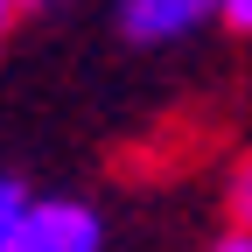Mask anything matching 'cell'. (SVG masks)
Masks as SVG:
<instances>
[{
    "mask_svg": "<svg viewBox=\"0 0 252 252\" xmlns=\"http://www.w3.org/2000/svg\"><path fill=\"white\" fill-rule=\"evenodd\" d=\"M0 252H105V217L77 196H28Z\"/></svg>",
    "mask_w": 252,
    "mask_h": 252,
    "instance_id": "1",
    "label": "cell"
},
{
    "mask_svg": "<svg viewBox=\"0 0 252 252\" xmlns=\"http://www.w3.org/2000/svg\"><path fill=\"white\" fill-rule=\"evenodd\" d=\"M203 21H217V0H119V28L147 49L196 35Z\"/></svg>",
    "mask_w": 252,
    "mask_h": 252,
    "instance_id": "2",
    "label": "cell"
},
{
    "mask_svg": "<svg viewBox=\"0 0 252 252\" xmlns=\"http://www.w3.org/2000/svg\"><path fill=\"white\" fill-rule=\"evenodd\" d=\"M224 217H231V231H245V217H252V168L231 161V189H224Z\"/></svg>",
    "mask_w": 252,
    "mask_h": 252,
    "instance_id": "3",
    "label": "cell"
},
{
    "mask_svg": "<svg viewBox=\"0 0 252 252\" xmlns=\"http://www.w3.org/2000/svg\"><path fill=\"white\" fill-rule=\"evenodd\" d=\"M21 203H28V189H21L14 175H0V245H7V231H14V217H21Z\"/></svg>",
    "mask_w": 252,
    "mask_h": 252,
    "instance_id": "4",
    "label": "cell"
},
{
    "mask_svg": "<svg viewBox=\"0 0 252 252\" xmlns=\"http://www.w3.org/2000/svg\"><path fill=\"white\" fill-rule=\"evenodd\" d=\"M217 21H224L231 35H245L252 28V0H217Z\"/></svg>",
    "mask_w": 252,
    "mask_h": 252,
    "instance_id": "5",
    "label": "cell"
},
{
    "mask_svg": "<svg viewBox=\"0 0 252 252\" xmlns=\"http://www.w3.org/2000/svg\"><path fill=\"white\" fill-rule=\"evenodd\" d=\"M210 252H252V231H231V224H224V231L210 238Z\"/></svg>",
    "mask_w": 252,
    "mask_h": 252,
    "instance_id": "6",
    "label": "cell"
},
{
    "mask_svg": "<svg viewBox=\"0 0 252 252\" xmlns=\"http://www.w3.org/2000/svg\"><path fill=\"white\" fill-rule=\"evenodd\" d=\"M14 21H21V7H14V0H0V42L14 35Z\"/></svg>",
    "mask_w": 252,
    "mask_h": 252,
    "instance_id": "7",
    "label": "cell"
},
{
    "mask_svg": "<svg viewBox=\"0 0 252 252\" xmlns=\"http://www.w3.org/2000/svg\"><path fill=\"white\" fill-rule=\"evenodd\" d=\"M14 7H21V14H28V7H56V0H14Z\"/></svg>",
    "mask_w": 252,
    "mask_h": 252,
    "instance_id": "8",
    "label": "cell"
}]
</instances>
